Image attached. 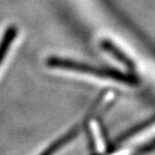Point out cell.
Here are the masks:
<instances>
[{
    "label": "cell",
    "instance_id": "obj_4",
    "mask_svg": "<svg viewBox=\"0 0 155 155\" xmlns=\"http://www.w3.org/2000/svg\"><path fill=\"white\" fill-rule=\"evenodd\" d=\"M75 134H77V129H73L71 133H68L67 135H65L64 137L59 138L57 141H55L53 144L50 145V148H48V150L44 151V152L42 153L41 155H53L54 153L56 152V151L59 150V149H61L63 145H65L66 143L68 142V141H70L71 139H72L73 137L75 136Z\"/></svg>",
    "mask_w": 155,
    "mask_h": 155
},
{
    "label": "cell",
    "instance_id": "obj_2",
    "mask_svg": "<svg viewBox=\"0 0 155 155\" xmlns=\"http://www.w3.org/2000/svg\"><path fill=\"white\" fill-rule=\"evenodd\" d=\"M17 31H18V29L14 25H11V26H9L5 29L2 39L0 41V65H1V63L5 59V55H7L12 42L14 41L15 37L17 35Z\"/></svg>",
    "mask_w": 155,
    "mask_h": 155
},
{
    "label": "cell",
    "instance_id": "obj_3",
    "mask_svg": "<svg viewBox=\"0 0 155 155\" xmlns=\"http://www.w3.org/2000/svg\"><path fill=\"white\" fill-rule=\"evenodd\" d=\"M101 46L106 50L107 52H109L111 53L112 55L114 56L115 58H117L120 61H122L123 64H125L126 66H128V67H133V63L130 61V59H128V57L125 55L122 51H120L119 48H116L111 41L109 40H104L101 42Z\"/></svg>",
    "mask_w": 155,
    "mask_h": 155
},
{
    "label": "cell",
    "instance_id": "obj_1",
    "mask_svg": "<svg viewBox=\"0 0 155 155\" xmlns=\"http://www.w3.org/2000/svg\"><path fill=\"white\" fill-rule=\"evenodd\" d=\"M48 66L54 68H63L67 70L79 71L82 73H90L97 77L104 78V79H110V80H115L117 82L127 83V84H136L137 79L134 75L128 73L122 72V71L116 70L113 68H99L95 66L87 65V64L78 63V61H71V59H65L61 57H50L46 61Z\"/></svg>",
    "mask_w": 155,
    "mask_h": 155
}]
</instances>
